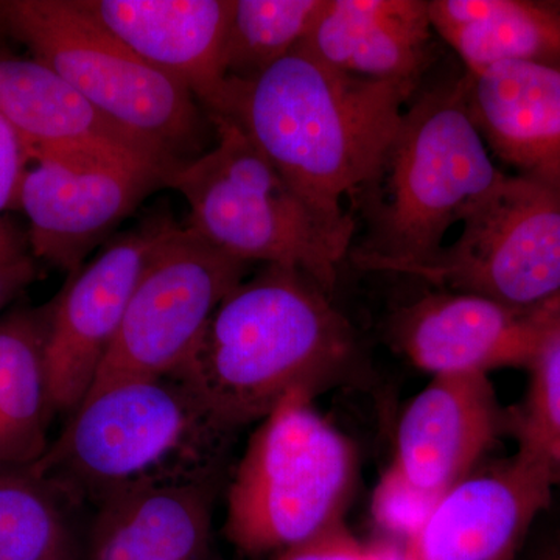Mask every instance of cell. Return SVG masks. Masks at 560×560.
<instances>
[{
    "label": "cell",
    "mask_w": 560,
    "mask_h": 560,
    "mask_svg": "<svg viewBox=\"0 0 560 560\" xmlns=\"http://www.w3.org/2000/svg\"><path fill=\"white\" fill-rule=\"evenodd\" d=\"M419 88L357 79L296 47L256 79L230 80L219 119L237 125L308 208L353 242L345 201L377 167Z\"/></svg>",
    "instance_id": "cell-1"
},
{
    "label": "cell",
    "mask_w": 560,
    "mask_h": 560,
    "mask_svg": "<svg viewBox=\"0 0 560 560\" xmlns=\"http://www.w3.org/2000/svg\"><path fill=\"white\" fill-rule=\"evenodd\" d=\"M355 357V334L331 294L305 272L265 265L221 301L175 378L232 433L291 394L315 397Z\"/></svg>",
    "instance_id": "cell-2"
},
{
    "label": "cell",
    "mask_w": 560,
    "mask_h": 560,
    "mask_svg": "<svg viewBox=\"0 0 560 560\" xmlns=\"http://www.w3.org/2000/svg\"><path fill=\"white\" fill-rule=\"evenodd\" d=\"M503 175L470 119L463 75L420 86L377 167L349 198L355 223L349 259L383 272L431 259Z\"/></svg>",
    "instance_id": "cell-3"
},
{
    "label": "cell",
    "mask_w": 560,
    "mask_h": 560,
    "mask_svg": "<svg viewBox=\"0 0 560 560\" xmlns=\"http://www.w3.org/2000/svg\"><path fill=\"white\" fill-rule=\"evenodd\" d=\"M228 431L175 377L136 378L88 394L33 469L72 503L143 482L219 471Z\"/></svg>",
    "instance_id": "cell-4"
},
{
    "label": "cell",
    "mask_w": 560,
    "mask_h": 560,
    "mask_svg": "<svg viewBox=\"0 0 560 560\" xmlns=\"http://www.w3.org/2000/svg\"><path fill=\"white\" fill-rule=\"evenodd\" d=\"M210 124L212 149L165 178L189 205L187 230L246 264L305 272L334 296L352 238L327 226L237 125Z\"/></svg>",
    "instance_id": "cell-5"
},
{
    "label": "cell",
    "mask_w": 560,
    "mask_h": 560,
    "mask_svg": "<svg viewBox=\"0 0 560 560\" xmlns=\"http://www.w3.org/2000/svg\"><path fill=\"white\" fill-rule=\"evenodd\" d=\"M312 400L291 394L260 420L232 477L224 534L246 555L287 550L341 522L355 456Z\"/></svg>",
    "instance_id": "cell-6"
},
{
    "label": "cell",
    "mask_w": 560,
    "mask_h": 560,
    "mask_svg": "<svg viewBox=\"0 0 560 560\" xmlns=\"http://www.w3.org/2000/svg\"><path fill=\"white\" fill-rule=\"evenodd\" d=\"M0 24L121 128L184 164L212 127L191 92L103 31L77 0L0 2Z\"/></svg>",
    "instance_id": "cell-7"
},
{
    "label": "cell",
    "mask_w": 560,
    "mask_h": 560,
    "mask_svg": "<svg viewBox=\"0 0 560 560\" xmlns=\"http://www.w3.org/2000/svg\"><path fill=\"white\" fill-rule=\"evenodd\" d=\"M459 223L455 242L396 275L518 311L560 301V191L555 186L504 173Z\"/></svg>",
    "instance_id": "cell-8"
},
{
    "label": "cell",
    "mask_w": 560,
    "mask_h": 560,
    "mask_svg": "<svg viewBox=\"0 0 560 560\" xmlns=\"http://www.w3.org/2000/svg\"><path fill=\"white\" fill-rule=\"evenodd\" d=\"M249 267L176 224L140 276L88 394L136 378L176 377Z\"/></svg>",
    "instance_id": "cell-9"
},
{
    "label": "cell",
    "mask_w": 560,
    "mask_h": 560,
    "mask_svg": "<svg viewBox=\"0 0 560 560\" xmlns=\"http://www.w3.org/2000/svg\"><path fill=\"white\" fill-rule=\"evenodd\" d=\"M165 178L149 165L101 154H35L20 195L33 254L72 275Z\"/></svg>",
    "instance_id": "cell-10"
},
{
    "label": "cell",
    "mask_w": 560,
    "mask_h": 560,
    "mask_svg": "<svg viewBox=\"0 0 560 560\" xmlns=\"http://www.w3.org/2000/svg\"><path fill=\"white\" fill-rule=\"evenodd\" d=\"M176 226L167 212L114 235L98 256L69 275L51 300L47 372L55 412L70 415L86 397L120 329L140 276Z\"/></svg>",
    "instance_id": "cell-11"
},
{
    "label": "cell",
    "mask_w": 560,
    "mask_h": 560,
    "mask_svg": "<svg viewBox=\"0 0 560 560\" xmlns=\"http://www.w3.org/2000/svg\"><path fill=\"white\" fill-rule=\"evenodd\" d=\"M555 475L528 453L464 478L405 541L411 560H512L550 506Z\"/></svg>",
    "instance_id": "cell-12"
},
{
    "label": "cell",
    "mask_w": 560,
    "mask_h": 560,
    "mask_svg": "<svg viewBox=\"0 0 560 560\" xmlns=\"http://www.w3.org/2000/svg\"><path fill=\"white\" fill-rule=\"evenodd\" d=\"M560 301L518 311L477 294L440 290L397 315L394 337L419 370L434 375L485 374L528 366Z\"/></svg>",
    "instance_id": "cell-13"
},
{
    "label": "cell",
    "mask_w": 560,
    "mask_h": 560,
    "mask_svg": "<svg viewBox=\"0 0 560 560\" xmlns=\"http://www.w3.org/2000/svg\"><path fill=\"white\" fill-rule=\"evenodd\" d=\"M77 5L132 54L186 86L209 120L223 116L231 0H77Z\"/></svg>",
    "instance_id": "cell-14"
},
{
    "label": "cell",
    "mask_w": 560,
    "mask_h": 560,
    "mask_svg": "<svg viewBox=\"0 0 560 560\" xmlns=\"http://www.w3.org/2000/svg\"><path fill=\"white\" fill-rule=\"evenodd\" d=\"M504 425L488 375H434L401 415L390 469L440 499L469 477Z\"/></svg>",
    "instance_id": "cell-15"
},
{
    "label": "cell",
    "mask_w": 560,
    "mask_h": 560,
    "mask_svg": "<svg viewBox=\"0 0 560 560\" xmlns=\"http://www.w3.org/2000/svg\"><path fill=\"white\" fill-rule=\"evenodd\" d=\"M0 113L40 153H92L168 175L179 162L125 130L57 72L36 60L0 58Z\"/></svg>",
    "instance_id": "cell-16"
},
{
    "label": "cell",
    "mask_w": 560,
    "mask_h": 560,
    "mask_svg": "<svg viewBox=\"0 0 560 560\" xmlns=\"http://www.w3.org/2000/svg\"><path fill=\"white\" fill-rule=\"evenodd\" d=\"M434 35L429 0H323L298 49L357 79L422 86Z\"/></svg>",
    "instance_id": "cell-17"
},
{
    "label": "cell",
    "mask_w": 560,
    "mask_h": 560,
    "mask_svg": "<svg viewBox=\"0 0 560 560\" xmlns=\"http://www.w3.org/2000/svg\"><path fill=\"white\" fill-rule=\"evenodd\" d=\"M464 102L489 151L518 175L560 176V68L500 62L463 73Z\"/></svg>",
    "instance_id": "cell-18"
},
{
    "label": "cell",
    "mask_w": 560,
    "mask_h": 560,
    "mask_svg": "<svg viewBox=\"0 0 560 560\" xmlns=\"http://www.w3.org/2000/svg\"><path fill=\"white\" fill-rule=\"evenodd\" d=\"M219 471L143 482L98 503L90 560H201Z\"/></svg>",
    "instance_id": "cell-19"
},
{
    "label": "cell",
    "mask_w": 560,
    "mask_h": 560,
    "mask_svg": "<svg viewBox=\"0 0 560 560\" xmlns=\"http://www.w3.org/2000/svg\"><path fill=\"white\" fill-rule=\"evenodd\" d=\"M54 302L0 318V467H31L49 448L54 400L47 372Z\"/></svg>",
    "instance_id": "cell-20"
},
{
    "label": "cell",
    "mask_w": 560,
    "mask_h": 560,
    "mask_svg": "<svg viewBox=\"0 0 560 560\" xmlns=\"http://www.w3.org/2000/svg\"><path fill=\"white\" fill-rule=\"evenodd\" d=\"M429 11L466 72L514 61L560 68V14L550 0H429Z\"/></svg>",
    "instance_id": "cell-21"
},
{
    "label": "cell",
    "mask_w": 560,
    "mask_h": 560,
    "mask_svg": "<svg viewBox=\"0 0 560 560\" xmlns=\"http://www.w3.org/2000/svg\"><path fill=\"white\" fill-rule=\"evenodd\" d=\"M72 501L31 467H0V560H75Z\"/></svg>",
    "instance_id": "cell-22"
},
{
    "label": "cell",
    "mask_w": 560,
    "mask_h": 560,
    "mask_svg": "<svg viewBox=\"0 0 560 560\" xmlns=\"http://www.w3.org/2000/svg\"><path fill=\"white\" fill-rule=\"evenodd\" d=\"M323 0H231L223 47L228 80L246 81L296 49Z\"/></svg>",
    "instance_id": "cell-23"
},
{
    "label": "cell",
    "mask_w": 560,
    "mask_h": 560,
    "mask_svg": "<svg viewBox=\"0 0 560 560\" xmlns=\"http://www.w3.org/2000/svg\"><path fill=\"white\" fill-rule=\"evenodd\" d=\"M526 370L528 389L508 416L518 451L544 464L560 481V307L541 330ZM558 488V486H556Z\"/></svg>",
    "instance_id": "cell-24"
},
{
    "label": "cell",
    "mask_w": 560,
    "mask_h": 560,
    "mask_svg": "<svg viewBox=\"0 0 560 560\" xmlns=\"http://www.w3.org/2000/svg\"><path fill=\"white\" fill-rule=\"evenodd\" d=\"M440 499L412 488L389 467L375 490L372 511L383 528L408 541L418 533Z\"/></svg>",
    "instance_id": "cell-25"
},
{
    "label": "cell",
    "mask_w": 560,
    "mask_h": 560,
    "mask_svg": "<svg viewBox=\"0 0 560 560\" xmlns=\"http://www.w3.org/2000/svg\"><path fill=\"white\" fill-rule=\"evenodd\" d=\"M32 158L24 140L0 113V213L20 209V195Z\"/></svg>",
    "instance_id": "cell-26"
},
{
    "label": "cell",
    "mask_w": 560,
    "mask_h": 560,
    "mask_svg": "<svg viewBox=\"0 0 560 560\" xmlns=\"http://www.w3.org/2000/svg\"><path fill=\"white\" fill-rule=\"evenodd\" d=\"M276 560H371L370 547L357 540L342 523L280 551Z\"/></svg>",
    "instance_id": "cell-27"
},
{
    "label": "cell",
    "mask_w": 560,
    "mask_h": 560,
    "mask_svg": "<svg viewBox=\"0 0 560 560\" xmlns=\"http://www.w3.org/2000/svg\"><path fill=\"white\" fill-rule=\"evenodd\" d=\"M38 278V268L31 256L0 265V311Z\"/></svg>",
    "instance_id": "cell-28"
},
{
    "label": "cell",
    "mask_w": 560,
    "mask_h": 560,
    "mask_svg": "<svg viewBox=\"0 0 560 560\" xmlns=\"http://www.w3.org/2000/svg\"><path fill=\"white\" fill-rule=\"evenodd\" d=\"M24 241L25 238L13 224L0 219V265L11 264L27 256Z\"/></svg>",
    "instance_id": "cell-29"
},
{
    "label": "cell",
    "mask_w": 560,
    "mask_h": 560,
    "mask_svg": "<svg viewBox=\"0 0 560 560\" xmlns=\"http://www.w3.org/2000/svg\"><path fill=\"white\" fill-rule=\"evenodd\" d=\"M370 547L371 560H411L407 545L396 540H381L368 545Z\"/></svg>",
    "instance_id": "cell-30"
},
{
    "label": "cell",
    "mask_w": 560,
    "mask_h": 560,
    "mask_svg": "<svg viewBox=\"0 0 560 560\" xmlns=\"http://www.w3.org/2000/svg\"><path fill=\"white\" fill-rule=\"evenodd\" d=\"M534 560H560V539L544 548Z\"/></svg>",
    "instance_id": "cell-31"
},
{
    "label": "cell",
    "mask_w": 560,
    "mask_h": 560,
    "mask_svg": "<svg viewBox=\"0 0 560 560\" xmlns=\"http://www.w3.org/2000/svg\"><path fill=\"white\" fill-rule=\"evenodd\" d=\"M551 5L555 7L556 10H558V13L560 14V0H550Z\"/></svg>",
    "instance_id": "cell-32"
},
{
    "label": "cell",
    "mask_w": 560,
    "mask_h": 560,
    "mask_svg": "<svg viewBox=\"0 0 560 560\" xmlns=\"http://www.w3.org/2000/svg\"><path fill=\"white\" fill-rule=\"evenodd\" d=\"M551 186H555L556 189H558L560 191V176L558 179L555 180V183L551 184Z\"/></svg>",
    "instance_id": "cell-33"
},
{
    "label": "cell",
    "mask_w": 560,
    "mask_h": 560,
    "mask_svg": "<svg viewBox=\"0 0 560 560\" xmlns=\"http://www.w3.org/2000/svg\"><path fill=\"white\" fill-rule=\"evenodd\" d=\"M556 489H560V481H559L558 488H556Z\"/></svg>",
    "instance_id": "cell-34"
}]
</instances>
